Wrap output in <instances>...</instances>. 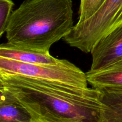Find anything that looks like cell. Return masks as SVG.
<instances>
[{
    "label": "cell",
    "mask_w": 122,
    "mask_h": 122,
    "mask_svg": "<svg viewBox=\"0 0 122 122\" xmlns=\"http://www.w3.org/2000/svg\"><path fill=\"white\" fill-rule=\"evenodd\" d=\"M0 86L13 93L32 122H97L102 92L77 88L0 72Z\"/></svg>",
    "instance_id": "6da1fadb"
},
{
    "label": "cell",
    "mask_w": 122,
    "mask_h": 122,
    "mask_svg": "<svg viewBox=\"0 0 122 122\" xmlns=\"http://www.w3.org/2000/svg\"><path fill=\"white\" fill-rule=\"evenodd\" d=\"M74 26L72 0H26L12 13L6 38L20 47L49 52Z\"/></svg>",
    "instance_id": "7a4b0ae2"
},
{
    "label": "cell",
    "mask_w": 122,
    "mask_h": 122,
    "mask_svg": "<svg viewBox=\"0 0 122 122\" xmlns=\"http://www.w3.org/2000/svg\"><path fill=\"white\" fill-rule=\"evenodd\" d=\"M122 25V0H105L91 17L77 22L64 40L82 52L91 53L100 39Z\"/></svg>",
    "instance_id": "3957f363"
},
{
    "label": "cell",
    "mask_w": 122,
    "mask_h": 122,
    "mask_svg": "<svg viewBox=\"0 0 122 122\" xmlns=\"http://www.w3.org/2000/svg\"><path fill=\"white\" fill-rule=\"evenodd\" d=\"M0 72L77 88H88L89 84L86 73L66 59L54 64H29L0 57Z\"/></svg>",
    "instance_id": "277c9868"
},
{
    "label": "cell",
    "mask_w": 122,
    "mask_h": 122,
    "mask_svg": "<svg viewBox=\"0 0 122 122\" xmlns=\"http://www.w3.org/2000/svg\"><path fill=\"white\" fill-rule=\"evenodd\" d=\"M89 71L102 70L122 58V25L102 37L91 51Z\"/></svg>",
    "instance_id": "5b68a950"
},
{
    "label": "cell",
    "mask_w": 122,
    "mask_h": 122,
    "mask_svg": "<svg viewBox=\"0 0 122 122\" xmlns=\"http://www.w3.org/2000/svg\"><path fill=\"white\" fill-rule=\"evenodd\" d=\"M0 57L29 64H54L59 61V59L51 56L50 52L24 49L9 43L1 44Z\"/></svg>",
    "instance_id": "8992f818"
},
{
    "label": "cell",
    "mask_w": 122,
    "mask_h": 122,
    "mask_svg": "<svg viewBox=\"0 0 122 122\" xmlns=\"http://www.w3.org/2000/svg\"><path fill=\"white\" fill-rule=\"evenodd\" d=\"M0 122H32L30 114L15 96L0 86Z\"/></svg>",
    "instance_id": "52a82bcc"
},
{
    "label": "cell",
    "mask_w": 122,
    "mask_h": 122,
    "mask_svg": "<svg viewBox=\"0 0 122 122\" xmlns=\"http://www.w3.org/2000/svg\"><path fill=\"white\" fill-rule=\"evenodd\" d=\"M86 74L88 83L93 88L122 89V58L105 69L88 71Z\"/></svg>",
    "instance_id": "ba28073f"
},
{
    "label": "cell",
    "mask_w": 122,
    "mask_h": 122,
    "mask_svg": "<svg viewBox=\"0 0 122 122\" xmlns=\"http://www.w3.org/2000/svg\"><path fill=\"white\" fill-rule=\"evenodd\" d=\"M100 90L102 92V106L97 122H122V89Z\"/></svg>",
    "instance_id": "9c48e42d"
},
{
    "label": "cell",
    "mask_w": 122,
    "mask_h": 122,
    "mask_svg": "<svg viewBox=\"0 0 122 122\" xmlns=\"http://www.w3.org/2000/svg\"><path fill=\"white\" fill-rule=\"evenodd\" d=\"M105 0H80L78 22L81 23L89 19L103 4Z\"/></svg>",
    "instance_id": "30bf717a"
},
{
    "label": "cell",
    "mask_w": 122,
    "mask_h": 122,
    "mask_svg": "<svg viewBox=\"0 0 122 122\" xmlns=\"http://www.w3.org/2000/svg\"><path fill=\"white\" fill-rule=\"evenodd\" d=\"M14 5L12 0H0V37L5 33Z\"/></svg>",
    "instance_id": "8fae6325"
}]
</instances>
